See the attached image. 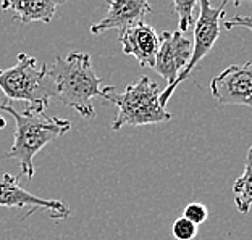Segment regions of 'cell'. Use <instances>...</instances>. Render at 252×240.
I'll return each mask as SVG.
<instances>
[{
    "mask_svg": "<svg viewBox=\"0 0 252 240\" xmlns=\"http://www.w3.org/2000/svg\"><path fill=\"white\" fill-rule=\"evenodd\" d=\"M47 76L57 100L83 118H95L93 99L100 97L102 81L91 65L89 53L71 52L65 58H55L52 65H47Z\"/></svg>",
    "mask_w": 252,
    "mask_h": 240,
    "instance_id": "1",
    "label": "cell"
},
{
    "mask_svg": "<svg viewBox=\"0 0 252 240\" xmlns=\"http://www.w3.org/2000/svg\"><path fill=\"white\" fill-rule=\"evenodd\" d=\"M0 110L8 113L15 119L13 145L5 157L18 161L21 176L32 178L36 173L34 157L57 137L66 134L71 128V123L68 119L47 116L45 111L34 110L30 107L23 111H16L7 102H0Z\"/></svg>",
    "mask_w": 252,
    "mask_h": 240,
    "instance_id": "2",
    "label": "cell"
},
{
    "mask_svg": "<svg viewBox=\"0 0 252 240\" xmlns=\"http://www.w3.org/2000/svg\"><path fill=\"white\" fill-rule=\"evenodd\" d=\"M162 87L152 82L147 76H141L136 84L120 90L113 85L102 89L100 97L118 108V115L113 119L112 129L118 131L123 126H146L158 124L171 119V113L160 104Z\"/></svg>",
    "mask_w": 252,
    "mask_h": 240,
    "instance_id": "3",
    "label": "cell"
},
{
    "mask_svg": "<svg viewBox=\"0 0 252 240\" xmlns=\"http://www.w3.org/2000/svg\"><path fill=\"white\" fill-rule=\"evenodd\" d=\"M16 60V65L8 70H0V89L8 102H26L30 108L45 111L49 100L54 97L47 65L23 52Z\"/></svg>",
    "mask_w": 252,
    "mask_h": 240,
    "instance_id": "4",
    "label": "cell"
},
{
    "mask_svg": "<svg viewBox=\"0 0 252 240\" xmlns=\"http://www.w3.org/2000/svg\"><path fill=\"white\" fill-rule=\"evenodd\" d=\"M226 3H228L226 0H223V3H220L219 7L214 8L207 0H200L199 2L200 15L197 21L194 23V41H192L191 60H189L188 65L181 70L178 78H176V81L171 85H167V87L162 90V94H160V104H162V107L168 104L170 97L173 95L175 89L178 87L183 81H186L189 78V74L196 70V66L200 63V60H202L204 56H207L212 47L215 45L221 31L220 18L225 15Z\"/></svg>",
    "mask_w": 252,
    "mask_h": 240,
    "instance_id": "5",
    "label": "cell"
},
{
    "mask_svg": "<svg viewBox=\"0 0 252 240\" xmlns=\"http://www.w3.org/2000/svg\"><path fill=\"white\" fill-rule=\"evenodd\" d=\"M0 207L30 208L26 218H30L37 210L49 211L52 219H66L71 214V210L65 202L34 195L20 186V176H11L8 173L0 174Z\"/></svg>",
    "mask_w": 252,
    "mask_h": 240,
    "instance_id": "6",
    "label": "cell"
},
{
    "mask_svg": "<svg viewBox=\"0 0 252 240\" xmlns=\"http://www.w3.org/2000/svg\"><path fill=\"white\" fill-rule=\"evenodd\" d=\"M212 97L223 105L252 108V63L231 65L210 81Z\"/></svg>",
    "mask_w": 252,
    "mask_h": 240,
    "instance_id": "7",
    "label": "cell"
},
{
    "mask_svg": "<svg viewBox=\"0 0 252 240\" xmlns=\"http://www.w3.org/2000/svg\"><path fill=\"white\" fill-rule=\"evenodd\" d=\"M191 53L192 39H189L186 34L180 31H165L160 36V45L154 70L167 81V85H171L176 81L183 68L191 60Z\"/></svg>",
    "mask_w": 252,
    "mask_h": 240,
    "instance_id": "8",
    "label": "cell"
},
{
    "mask_svg": "<svg viewBox=\"0 0 252 240\" xmlns=\"http://www.w3.org/2000/svg\"><path fill=\"white\" fill-rule=\"evenodd\" d=\"M151 11L152 7L146 0H110L105 18L91 26V34H102L110 29L123 32L141 23Z\"/></svg>",
    "mask_w": 252,
    "mask_h": 240,
    "instance_id": "9",
    "label": "cell"
},
{
    "mask_svg": "<svg viewBox=\"0 0 252 240\" xmlns=\"http://www.w3.org/2000/svg\"><path fill=\"white\" fill-rule=\"evenodd\" d=\"M118 39L122 42L125 55L134 56L141 66L154 68L160 45V37L152 26L141 21L129 29L120 32Z\"/></svg>",
    "mask_w": 252,
    "mask_h": 240,
    "instance_id": "10",
    "label": "cell"
},
{
    "mask_svg": "<svg viewBox=\"0 0 252 240\" xmlns=\"http://www.w3.org/2000/svg\"><path fill=\"white\" fill-rule=\"evenodd\" d=\"M62 3L63 2H57V0H5L0 2V10L15 11L16 15L13 20L23 25L31 21H41L49 25Z\"/></svg>",
    "mask_w": 252,
    "mask_h": 240,
    "instance_id": "11",
    "label": "cell"
},
{
    "mask_svg": "<svg viewBox=\"0 0 252 240\" xmlns=\"http://www.w3.org/2000/svg\"><path fill=\"white\" fill-rule=\"evenodd\" d=\"M234 203L241 213H248L252 207V147L248 148L244 161V173L233 184Z\"/></svg>",
    "mask_w": 252,
    "mask_h": 240,
    "instance_id": "12",
    "label": "cell"
},
{
    "mask_svg": "<svg viewBox=\"0 0 252 240\" xmlns=\"http://www.w3.org/2000/svg\"><path fill=\"white\" fill-rule=\"evenodd\" d=\"M197 7L196 0H173V8L178 15V26H180V32L186 34V31L191 27L196 20L192 16L194 8Z\"/></svg>",
    "mask_w": 252,
    "mask_h": 240,
    "instance_id": "13",
    "label": "cell"
},
{
    "mask_svg": "<svg viewBox=\"0 0 252 240\" xmlns=\"http://www.w3.org/2000/svg\"><path fill=\"white\" fill-rule=\"evenodd\" d=\"M197 227L194 222L188 221L186 218H178L171 224V234L176 240H192L197 236Z\"/></svg>",
    "mask_w": 252,
    "mask_h": 240,
    "instance_id": "14",
    "label": "cell"
},
{
    "mask_svg": "<svg viewBox=\"0 0 252 240\" xmlns=\"http://www.w3.org/2000/svg\"><path fill=\"white\" fill-rule=\"evenodd\" d=\"M183 218H186L188 221L194 222L196 226L202 224V222H205L209 218L207 207H205L204 203H197V202L188 203L185 207V211H183Z\"/></svg>",
    "mask_w": 252,
    "mask_h": 240,
    "instance_id": "15",
    "label": "cell"
},
{
    "mask_svg": "<svg viewBox=\"0 0 252 240\" xmlns=\"http://www.w3.org/2000/svg\"><path fill=\"white\" fill-rule=\"evenodd\" d=\"M223 26L226 27V29H233V27H246V29L252 31V16H243V15H236L233 16L231 20H228L223 23Z\"/></svg>",
    "mask_w": 252,
    "mask_h": 240,
    "instance_id": "16",
    "label": "cell"
},
{
    "mask_svg": "<svg viewBox=\"0 0 252 240\" xmlns=\"http://www.w3.org/2000/svg\"><path fill=\"white\" fill-rule=\"evenodd\" d=\"M5 126H7V121H5V118L0 115V129H3Z\"/></svg>",
    "mask_w": 252,
    "mask_h": 240,
    "instance_id": "17",
    "label": "cell"
}]
</instances>
